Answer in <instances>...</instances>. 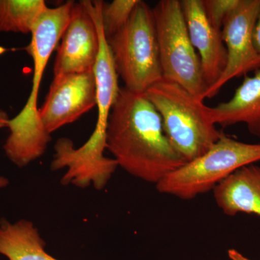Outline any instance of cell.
Returning <instances> with one entry per match:
<instances>
[{
	"instance_id": "14",
	"label": "cell",
	"mask_w": 260,
	"mask_h": 260,
	"mask_svg": "<svg viewBox=\"0 0 260 260\" xmlns=\"http://www.w3.org/2000/svg\"><path fill=\"white\" fill-rule=\"evenodd\" d=\"M45 242L32 222L0 223V254L9 260H59L48 254Z\"/></svg>"
},
{
	"instance_id": "5",
	"label": "cell",
	"mask_w": 260,
	"mask_h": 260,
	"mask_svg": "<svg viewBox=\"0 0 260 260\" xmlns=\"http://www.w3.org/2000/svg\"><path fill=\"white\" fill-rule=\"evenodd\" d=\"M107 40L129 91L144 94L164 79L153 8L145 2L139 0L126 25Z\"/></svg>"
},
{
	"instance_id": "18",
	"label": "cell",
	"mask_w": 260,
	"mask_h": 260,
	"mask_svg": "<svg viewBox=\"0 0 260 260\" xmlns=\"http://www.w3.org/2000/svg\"><path fill=\"white\" fill-rule=\"evenodd\" d=\"M253 42L256 53L260 57V9L253 31Z\"/></svg>"
},
{
	"instance_id": "7",
	"label": "cell",
	"mask_w": 260,
	"mask_h": 260,
	"mask_svg": "<svg viewBox=\"0 0 260 260\" xmlns=\"http://www.w3.org/2000/svg\"><path fill=\"white\" fill-rule=\"evenodd\" d=\"M164 80L177 83L202 102L208 86L191 44L181 1L161 0L153 8Z\"/></svg>"
},
{
	"instance_id": "20",
	"label": "cell",
	"mask_w": 260,
	"mask_h": 260,
	"mask_svg": "<svg viewBox=\"0 0 260 260\" xmlns=\"http://www.w3.org/2000/svg\"><path fill=\"white\" fill-rule=\"evenodd\" d=\"M10 120L9 116L7 112L3 111V109H0V129L5 127L8 128Z\"/></svg>"
},
{
	"instance_id": "16",
	"label": "cell",
	"mask_w": 260,
	"mask_h": 260,
	"mask_svg": "<svg viewBox=\"0 0 260 260\" xmlns=\"http://www.w3.org/2000/svg\"><path fill=\"white\" fill-rule=\"evenodd\" d=\"M139 0H114L111 3L103 1L102 25L106 38L112 37L127 23Z\"/></svg>"
},
{
	"instance_id": "21",
	"label": "cell",
	"mask_w": 260,
	"mask_h": 260,
	"mask_svg": "<svg viewBox=\"0 0 260 260\" xmlns=\"http://www.w3.org/2000/svg\"><path fill=\"white\" fill-rule=\"evenodd\" d=\"M8 184H9L8 179H7L6 177L0 176V189L5 187V186H8Z\"/></svg>"
},
{
	"instance_id": "2",
	"label": "cell",
	"mask_w": 260,
	"mask_h": 260,
	"mask_svg": "<svg viewBox=\"0 0 260 260\" xmlns=\"http://www.w3.org/2000/svg\"><path fill=\"white\" fill-rule=\"evenodd\" d=\"M101 0L89 1L87 8L92 15L99 36V52L93 72L96 83V125L89 139L80 148H74L71 140L61 138L54 145L55 154L51 169L68 170L61 178L64 185L73 184L86 188L93 184L98 190L104 189L117 169L114 159L104 156L107 149L108 121L111 110L119 95L118 73L112 51L108 44L102 25Z\"/></svg>"
},
{
	"instance_id": "13",
	"label": "cell",
	"mask_w": 260,
	"mask_h": 260,
	"mask_svg": "<svg viewBox=\"0 0 260 260\" xmlns=\"http://www.w3.org/2000/svg\"><path fill=\"white\" fill-rule=\"evenodd\" d=\"M213 191L215 203L225 215L247 213L260 217V167L255 164L238 169Z\"/></svg>"
},
{
	"instance_id": "15",
	"label": "cell",
	"mask_w": 260,
	"mask_h": 260,
	"mask_svg": "<svg viewBox=\"0 0 260 260\" xmlns=\"http://www.w3.org/2000/svg\"><path fill=\"white\" fill-rule=\"evenodd\" d=\"M47 8L44 0H0V32L31 34Z\"/></svg>"
},
{
	"instance_id": "19",
	"label": "cell",
	"mask_w": 260,
	"mask_h": 260,
	"mask_svg": "<svg viewBox=\"0 0 260 260\" xmlns=\"http://www.w3.org/2000/svg\"><path fill=\"white\" fill-rule=\"evenodd\" d=\"M228 255L231 260H251L234 249H229L228 251Z\"/></svg>"
},
{
	"instance_id": "8",
	"label": "cell",
	"mask_w": 260,
	"mask_h": 260,
	"mask_svg": "<svg viewBox=\"0 0 260 260\" xmlns=\"http://www.w3.org/2000/svg\"><path fill=\"white\" fill-rule=\"evenodd\" d=\"M259 9L260 0H239L228 15L221 30L227 51L226 67L218 81L203 94V101L215 97L231 80L246 76L260 68V57L253 42Z\"/></svg>"
},
{
	"instance_id": "9",
	"label": "cell",
	"mask_w": 260,
	"mask_h": 260,
	"mask_svg": "<svg viewBox=\"0 0 260 260\" xmlns=\"http://www.w3.org/2000/svg\"><path fill=\"white\" fill-rule=\"evenodd\" d=\"M94 72L54 76L39 115L44 129L51 135L96 105Z\"/></svg>"
},
{
	"instance_id": "12",
	"label": "cell",
	"mask_w": 260,
	"mask_h": 260,
	"mask_svg": "<svg viewBox=\"0 0 260 260\" xmlns=\"http://www.w3.org/2000/svg\"><path fill=\"white\" fill-rule=\"evenodd\" d=\"M211 122L222 127L244 123L251 135L260 138V68L252 76H244L230 100L215 107L206 106Z\"/></svg>"
},
{
	"instance_id": "17",
	"label": "cell",
	"mask_w": 260,
	"mask_h": 260,
	"mask_svg": "<svg viewBox=\"0 0 260 260\" xmlns=\"http://www.w3.org/2000/svg\"><path fill=\"white\" fill-rule=\"evenodd\" d=\"M239 0H203V8L208 21L214 28L221 30L224 21Z\"/></svg>"
},
{
	"instance_id": "6",
	"label": "cell",
	"mask_w": 260,
	"mask_h": 260,
	"mask_svg": "<svg viewBox=\"0 0 260 260\" xmlns=\"http://www.w3.org/2000/svg\"><path fill=\"white\" fill-rule=\"evenodd\" d=\"M260 161V144L243 143L223 134L211 148L164 178L156 188L162 194L194 199L213 190L233 173Z\"/></svg>"
},
{
	"instance_id": "3",
	"label": "cell",
	"mask_w": 260,
	"mask_h": 260,
	"mask_svg": "<svg viewBox=\"0 0 260 260\" xmlns=\"http://www.w3.org/2000/svg\"><path fill=\"white\" fill-rule=\"evenodd\" d=\"M74 1L54 8H47L38 18L26 50L34 61L31 90L21 112L10 119V135L3 150L18 167H26L45 153L51 135L44 129L38 108V95L48 61L68 26Z\"/></svg>"
},
{
	"instance_id": "11",
	"label": "cell",
	"mask_w": 260,
	"mask_h": 260,
	"mask_svg": "<svg viewBox=\"0 0 260 260\" xmlns=\"http://www.w3.org/2000/svg\"><path fill=\"white\" fill-rule=\"evenodd\" d=\"M191 44L198 51L203 79L208 88L223 75L227 64V51L221 30L208 21L203 0L181 1Z\"/></svg>"
},
{
	"instance_id": "1",
	"label": "cell",
	"mask_w": 260,
	"mask_h": 260,
	"mask_svg": "<svg viewBox=\"0 0 260 260\" xmlns=\"http://www.w3.org/2000/svg\"><path fill=\"white\" fill-rule=\"evenodd\" d=\"M107 148L118 167L155 185L187 162L168 138L153 104L124 87L109 115Z\"/></svg>"
},
{
	"instance_id": "10",
	"label": "cell",
	"mask_w": 260,
	"mask_h": 260,
	"mask_svg": "<svg viewBox=\"0 0 260 260\" xmlns=\"http://www.w3.org/2000/svg\"><path fill=\"white\" fill-rule=\"evenodd\" d=\"M99 52L96 23L83 1L75 3L61 39L54 77L93 71Z\"/></svg>"
},
{
	"instance_id": "4",
	"label": "cell",
	"mask_w": 260,
	"mask_h": 260,
	"mask_svg": "<svg viewBox=\"0 0 260 260\" xmlns=\"http://www.w3.org/2000/svg\"><path fill=\"white\" fill-rule=\"evenodd\" d=\"M161 117L164 131L186 162L206 153L223 133L206 114V106L180 85L162 79L144 93Z\"/></svg>"
}]
</instances>
